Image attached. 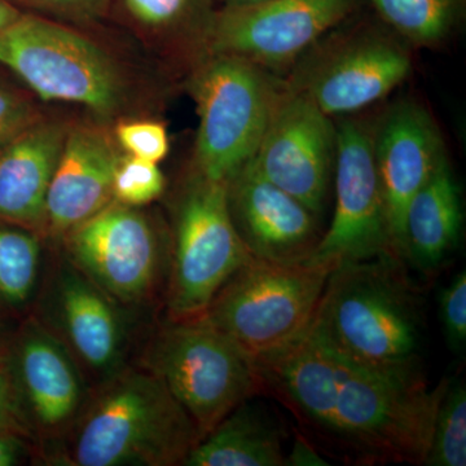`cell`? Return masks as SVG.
<instances>
[{
  "label": "cell",
  "mask_w": 466,
  "mask_h": 466,
  "mask_svg": "<svg viewBox=\"0 0 466 466\" xmlns=\"http://www.w3.org/2000/svg\"><path fill=\"white\" fill-rule=\"evenodd\" d=\"M400 265L377 258L333 269L312 325L334 349L363 363L419 360V314Z\"/></svg>",
  "instance_id": "3957f363"
},
{
  "label": "cell",
  "mask_w": 466,
  "mask_h": 466,
  "mask_svg": "<svg viewBox=\"0 0 466 466\" xmlns=\"http://www.w3.org/2000/svg\"><path fill=\"white\" fill-rule=\"evenodd\" d=\"M462 225L461 189L446 156L408 204L404 259L422 269L435 268L459 244Z\"/></svg>",
  "instance_id": "44dd1931"
},
{
  "label": "cell",
  "mask_w": 466,
  "mask_h": 466,
  "mask_svg": "<svg viewBox=\"0 0 466 466\" xmlns=\"http://www.w3.org/2000/svg\"><path fill=\"white\" fill-rule=\"evenodd\" d=\"M357 0H265L223 7L204 29L208 55L244 58L263 69L285 66L354 11Z\"/></svg>",
  "instance_id": "30bf717a"
},
{
  "label": "cell",
  "mask_w": 466,
  "mask_h": 466,
  "mask_svg": "<svg viewBox=\"0 0 466 466\" xmlns=\"http://www.w3.org/2000/svg\"><path fill=\"white\" fill-rule=\"evenodd\" d=\"M424 464L466 465V390L461 381L447 382L435 415Z\"/></svg>",
  "instance_id": "d4e9b609"
},
{
  "label": "cell",
  "mask_w": 466,
  "mask_h": 466,
  "mask_svg": "<svg viewBox=\"0 0 466 466\" xmlns=\"http://www.w3.org/2000/svg\"><path fill=\"white\" fill-rule=\"evenodd\" d=\"M121 156L103 126H69L46 198L43 235L61 238L115 201L113 177Z\"/></svg>",
  "instance_id": "ac0fdd59"
},
{
  "label": "cell",
  "mask_w": 466,
  "mask_h": 466,
  "mask_svg": "<svg viewBox=\"0 0 466 466\" xmlns=\"http://www.w3.org/2000/svg\"><path fill=\"white\" fill-rule=\"evenodd\" d=\"M336 208L309 262H361L398 258L375 155L372 128L355 119L337 126Z\"/></svg>",
  "instance_id": "9c48e42d"
},
{
  "label": "cell",
  "mask_w": 466,
  "mask_h": 466,
  "mask_svg": "<svg viewBox=\"0 0 466 466\" xmlns=\"http://www.w3.org/2000/svg\"><path fill=\"white\" fill-rule=\"evenodd\" d=\"M78 420L64 464L183 465L201 440L188 413L147 368L119 370Z\"/></svg>",
  "instance_id": "6da1fadb"
},
{
  "label": "cell",
  "mask_w": 466,
  "mask_h": 466,
  "mask_svg": "<svg viewBox=\"0 0 466 466\" xmlns=\"http://www.w3.org/2000/svg\"><path fill=\"white\" fill-rule=\"evenodd\" d=\"M392 32L417 46L449 38L464 16L466 0H370Z\"/></svg>",
  "instance_id": "cb8c5ba5"
},
{
  "label": "cell",
  "mask_w": 466,
  "mask_h": 466,
  "mask_svg": "<svg viewBox=\"0 0 466 466\" xmlns=\"http://www.w3.org/2000/svg\"><path fill=\"white\" fill-rule=\"evenodd\" d=\"M373 155L390 223L392 244L404 260L403 222L413 195L446 157L438 126L428 110L415 101H398L376 128Z\"/></svg>",
  "instance_id": "e0dca14e"
},
{
  "label": "cell",
  "mask_w": 466,
  "mask_h": 466,
  "mask_svg": "<svg viewBox=\"0 0 466 466\" xmlns=\"http://www.w3.org/2000/svg\"><path fill=\"white\" fill-rule=\"evenodd\" d=\"M0 66L43 101L76 104L104 119L127 106L124 67L76 26L21 14L0 29Z\"/></svg>",
  "instance_id": "277c9868"
},
{
  "label": "cell",
  "mask_w": 466,
  "mask_h": 466,
  "mask_svg": "<svg viewBox=\"0 0 466 466\" xmlns=\"http://www.w3.org/2000/svg\"><path fill=\"white\" fill-rule=\"evenodd\" d=\"M69 126L43 116L0 148V220L43 236L46 198Z\"/></svg>",
  "instance_id": "d6986e66"
},
{
  "label": "cell",
  "mask_w": 466,
  "mask_h": 466,
  "mask_svg": "<svg viewBox=\"0 0 466 466\" xmlns=\"http://www.w3.org/2000/svg\"><path fill=\"white\" fill-rule=\"evenodd\" d=\"M337 354L339 390L330 434L370 459L424 464L447 382L431 390L419 360L372 364L339 350Z\"/></svg>",
  "instance_id": "7a4b0ae2"
},
{
  "label": "cell",
  "mask_w": 466,
  "mask_h": 466,
  "mask_svg": "<svg viewBox=\"0 0 466 466\" xmlns=\"http://www.w3.org/2000/svg\"><path fill=\"white\" fill-rule=\"evenodd\" d=\"M30 449L26 437L0 431V466H14L20 464L29 456Z\"/></svg>",
  "instance_id": "d6a6232c"
},
{
  "label": "cell",
  "mask_w": 466,
  "mask_h": 466,
  "mask_svg": "<svg viewBox=\"0 0 466 466\" xmlns=\"http://www.w3.org/2000/svg\"><path fill=\"white\" fill-rule=\"evenodd\" d=\"M42 285L41 318L82 370L108 381L124 370L126 329L118 302L64 257Z\"/></svg>",
  "instance_id": "5bb4252c"
},
{
  "label": "cell",
  "mask_w": 466,
  "mask_h": 466,
  "mask_svg": "<svg viewBox=\"0 0 466 466\" xmlns=\"http://www.w3.org/2000/svg\"><path fill=\"white\" fill-rule=\"evenodd\" d=\"M61 240L64 257L116 302H143L155 289L158 235L140 208L113 201Z\"/></svg>",
  "instance_id": "8fae6325"
},
{
  "label": "cell",
  "mask_w": 466,
  "mask_h": 466,
  "mask_svg": "<svg viewBox=\"0 0 466 466\" xmlns=\"http://www.w3.org/2000/svg\"><path fill=\"white\" fill-rule=\"evenodd\" d=\"M146 360L147 370L191 417L201 440L266 386L256 361L204 315L168 319Z\"/></svg>",
  "instance_id": "8992f818"
},
{
  "label": "cell",
  "mask_w": 466,
  "mask_h": 466,
  "mask_svg": "<svg viewBox=\"0 0 466 466\" xmlns=\"http://www.w3.org/2000/svg\"><path fill=\"white\" fill-rule=\"evenodd\" d=\"M0 431H12L33 438L24 419L14 380L9 373L7 360L0 364Z\"/></svg>",
  "instance_id": "1f68e13d"
},
{
  "label": "cell",
  "mask_w": 466,
  "mask_h": 466,
  "mask_svg": "<svg viewBox=\"0 0 466 466\" xmlns=\"http://www.w3.org/2000/svg\"><path fill=\"white\" fill-rule=\"evenodd\" d=\"M233 226L256 259L308 262L317 249V216L248 162L227 184Z\"/></svg>",
  "instance_id": "2e32d148"
},
{
  "label": "cell",
  "mask_w": 466,
  "mask_h": 466,
  "mask_svg": "<svg viewBox=\"0 0 466 466\" xmlns=\"http://www.w3.org/2000/svg\"><path fill=\"white\" fill-rule=\"evenodd\" d=\"M23 14L36 15L73 26L99 23L112 0H7Z\"/></svg>",
  "instance_id": "83f0119b"
},
{
  "label": "cell",
  "mask_w": 466,
  "mask_h": 466,
  "mask_svg": "<svg viewBox=\"0 0 466 466\" xmlns=\"http://www.w3.org/2000/svg\"><path fill=\"white\" fill-rule=\"evenodd\" d=\"M336 142L332 116L285 85L251 161L269 182L318 217L329 188Z\"/></svg>",
  "instance_id": "4fadbf2b"
},
{
  "label": "cell",
  "mask_w": 466,
  "mask_h": 466,
  "mask_svg": "<svg viewBox=\"0 0 466 466\" xmlns=\"http://www.w3.org/2000/svg\"><path fill=\"white\" fill-rule=\"evenodd\" d=\"M168 319L202 317L223 285L254 259L233 226L227 184L195 170L174 208Z\"/></svg>",
  "instance_id": "ba28073f"
},
{
  "label": "cell",
  "mask_w": 466,
  "mask_h": 466,
  "mask_svg": "<svg viewBox=\"0 0 466 466\" xmlns=\"http://www.w3.org/2000/svg\"><path fill=\"white\" fill-rule=\"evenodd\" d=\"M336 267L254 258L223 285L204 317L257 363L308 330Z\"/></svg>",
  "instance_id": "5b68a950"
},
{
  "label": "cell",
  "mask_w": 466,
  "mask_h": 466,
  "mask_svg": "<svg viewBox=\"0 0 466 466\" xmlns=\"http://www.w3.org/2000/svg\"><path fill=\"white\" fill-rule=\"evenodd\" d=\"M329 465L305 438L297 437L289 455L287 456V466H325Z\"/></svg>",
  "instance_id": "836d02e7"
},
{
  "label": "cell",
  "mask_w": 466,
  "mask_h": 466,
  "mask_svg": "<svg viewBox=\"0 0 466 466\" xmlns=\"http://www.w3.org/2000/svg\"><path fill=\"white\" fill-rule=\"evenodd\" d=\"M42 278L41 233L0 220V319L34 306Z\"/></svg>",
  "instance_id": "603a6c76"
},
{
  "label": "cell",
  "mask_w": 466,
  "mask_h": 466,
  "mask_svg": "<svg viewBox=\"0 0 466 466\" xmlns=\"http://www.w3.org/2000/svg\"><path fill=\"white\" fill-rule=\"evenodd\" d=\"M280 429L247 401L188 453L187 466H287Z\"/></svg>",
  "instance_id": "7402d4cb"
},
{
  "label": "cell",
  "mask_w": 466,
  "mask_h": 466,
  "mask_svg": "<svg viewBox=\"0 0 466 466\" xmlns=\"http://www.w3.org/2000/svg\"><path fill=\"white\" fill-rule=\"evenodd\" d=\"M410 54L388 34L357 33L309 58L285 82L325 115L343 116L372 106L410 72Z\"/></svg>",
  "instance_id": "7c38bea8"
},
{
  "label": "cell",
  "mask_w": 466,
  "mask_h": 466,
  "mask_svg": "<svg viewBox=\"0 0 466 466\" xmlns=\"http://www.w3.org/2000/svg\"><path fill=\"white\" fill-rule=\"evenodd\" d=\"M33 97L0 78V148L41 118Z\"/></svg>",
  "instance_id": "f546056e"
},
{
  "label": "cell",
  "mask_w": 466,
  "mask_h": 466,
  "mask_svg": "<svg viewBox=\"0 0 466 466\" xmlns=\"http://www.w3.org/2000/svg\"><path fill=\"white\" fill-rule=\"evenodd\" d=\"M222 3L223 7H245V5H258L265 0H218Z\"/></svg>",
  "instance_id": "d590c367"
},
{
  "label": "cell",
  "mask_w": 466,
  "mask_h": 466,
  "mask_svg": "<svg viewBox=\"0 0 466 466\" xmlns=\"http://www.w3.org/2000/svg\"><path fill=\"white\" fill-rule=\"evenodd\" d=\"M284 87L244 58L208 55L191 82L200 121L192 170L228 184L256 155Z\"/></svg>",
  "instance_id": "52a82bcc"
},
{
  "label": "cell",
  "mask_w": 466,
  "mask_h": 466,
  "mask_svg": "<svg viewBox=\"0 0 466 466\" xmlns=\"http://www.w3.org/2000/svg\"><path fill=\"white\" fill-rule=\"evenodd\" d=\"M256 364L266 386L280 391L309 424L330 434L339 390V354L312 323L296 341Z\"/></svg>",
  "instance_id": "ffe728a7"
},
{
  "label": "cell",
  "mask_w": 466,
  "mask_h": 466,
  "mask_svg": "<svg viewBox=\"0 0 466 466\" xmlns=\"http://www.w3.org/2000/svg\"><path fill=\"white\" fill-rule=\"evenodd\" d=\"M7 366L30 433L55 437L86 407L85 372L72 352L36 318L24 321Z\"/></svg>",
  "instance_id": "9a60e30c"
},
{
  "label": "cell",
  "mask_w": 466,
  "mask_h": 466,
  "mask_svg": "<svg viewBox=\"0 0 466 466\" xmlns=\"http://www.w3.org/2000/svg\"><path fill=\"white\" fill-rule=\"evenodd\" d=\"M167 179L157 162L122 155L113 177V198L119 204L142 208L158 200Z\"/></svg>",
  "instance_id": "484cf974"
},
{
  "label": "cell",
  "mask_w": 466,
  "mask_h": 466,
  "mask_svg": "<svg viewBox=\"0 0 466 466\" xmlns=\"http://www.w3.org/2000/svg\"><path fill=\"white\" fill-rule=\"evenodd\" d=\"M116 146L126 155L147 159L162 161L170 152V137L167 127L161 122L152 119H125L116 125L113 131Z\"/></svg>",
  "instance_id": "4316f807"
},
{
  "label": "cell",
  "mask_w": 466,
  "mask_h": 466,
  "mask_svg": "<svg viewBox=\"0 0 466 466\" xmlns=\"http://www.w3.org/2000/svg\"><path fill=\"white\" fill-rule=\"evenodd\" d=\"M23 12L18 11L16 7L8 3L7 0H0V29L14 23L16 18L20 17Z\"/></svg>",
  "instance_id": "e575fe53"
},
{
  "label": "cell",
  "mask_w": 466,
  "mask_h": 466,
  "mask_svg": "<svg viewBox=\"0 0 466 466\" xmlns=\"http://www.w3.org/2000/svg\"><path fill=\"white\" fill-rule=\"evenodd\" d=\"M7 360V349L3 348V343L0 341V364L5 363Z\"/></svg>",
  "instance_id": "8d00e7d4"
},
{
  "label": "cell",
  "mask_w": 466,
  "mask_h": 466,
  "mask_svg": "<svg viewBox=\"0 0 466 466\" xmlns=\"http://www.w3.org/2000/svg\"><path fill=\"white\" fill-rule=\"evenodd\" d=\"M126 14L147 30H167L191 16L201 0H122Z\"/></svg>",
  "instance_id": "f1b7e54d"
},
{
  "label": "cell",
  "mask_w": 466,
  "mask_h": 466,
  "mask_svg": "<svg viewBox=\"0 0 466 466\" xmlns=\"http://www.w3.org/2000/svg\"><path fill=\"white\" fill-rule=\"evenodd\" d=\"M440 317L447 342L461 354L466 345V274L459 272L440 293Z\"/></svg>",
  "instance_id": "4dcf8cb0"
}]
</instances>
